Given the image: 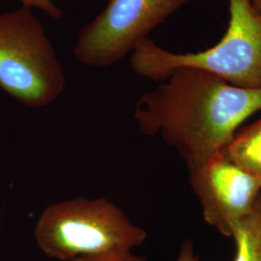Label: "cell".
Returning a JSON list of instances; mask_svg holds the SVG:
<instances>
[{"label":"cell","mask_w":261,"mask_h":261,"mask_svg":"<svg viewBox=\"0 0 261 261\" xmlns=\"http://www.w3.org/2000/svg\"><path fill=\"white\" fill-rule=\"evenodd\" d=\"M258 112L261 89L238 87L204 70L183 67L140 96L134 118L140 134L159 136L191 167L221 152Z\"/></svg>","instance_id":"cell-1"},{"label":"cell","mask_w":261,"mask_h":261,"mask_svg":"<svg viewBox=\"0 0 261 261\" xmlns=\"http://www.w3.org/2000/svg\"><path fill=\"white\" fill-rule=\"evenodd\" d=\"M228 3V28L215 46L198 53L174 54L147 38L130 54L134 72L162 83L178 68H197L235 86L261 89V14L252 0Z\"/></svg>","instance_id":"cell-2"},{"label":"cell","mask_w":261,"mask_h":261,"mask_svg":"<svg viewBox=\"0 0 261 261\" xmlns=\"http://www.w3.org/2000/svg\"><path fill=\"white\" fill-rule=\"evenodd\" d=\"M34 237L47 257L70 261L133 252L145 242L147 232L107 198L79 196L47 206L38 218Z\"/></svg>","instance_id":"cell-3"},{"label":"cell","mask_w":261,"mask_h":261,"mask_svg":"<svg viewBox=\"0 0 261 261\" xmlns=\"http://www.w3.org/2000/svg\"><path fill=\"white\" fill-rule=\"evenodd\" d=\"M66 75L54 44L33 9L0 14V88L34 109L54 103Z\"/></svg>","instance_id":"cell-4"},{"label":"cell","mask_w":261,"mask_h":261,"mask_svg":"<svg viewBox=\"0 0 261 261\" xmlns=\"http://www.w3.org/2000/svg\"><path fill=\"white\" fill-rule=\"evenodd\" d=\"M190 1L108 0L103 11L80 31L74 55L84 65H114Z\"/></svg>","instance_id":"cell-5"},{"label":"cell","mask_w":261,"mask_h":261,"mask_svg":"<svg viewBox=\"0 0 261 261\" xmlns=\"http://www.w3.org/2000/svg\"><path fill=\"white\" fill-rule=\"evenodd\" d=\"M190 185L207 224L226 237L250 214L261 195V180L217 153L203 164L188 167Z\"/></svg>","instance_id":"cell-6"},{"label":"cell","mask_w":261,"mask_h":261,"mask_svg":"<svg viewBox=\"0 0 261 261\" xmlns=\"http://www.w3.org/2000/svg\"><path fill=\"white\" fill-rule=\"evenodd\" d=\"M221 152L236 166L261 180V116L237 130Z\"/></svg>","instance_id":"cell-7"},{"label":"cell","mask_w":261,"mask_h":261,"mask_svg":"<svg viewBox=\"0 0 261 261\" xmlns=\"http://www.w3.org/2000/svg\"><path fill=\"white\" fill-rule=\"evenodd\" d=\"M236 252L233 261H261V195L252 212L234 229Z\"/></svg>","instance_id":"cell-8"},{"label":"cell","mask_w":261,"mask_h":261,"mask_svg":"<svg viewBox=\"0 0 261 261\" xmlns=\"http://www.w3.org/2000/svg\"><path fill=\"white\" fill-rule=\"evenodd\" d=\"M70 261H148V259L143 255H138L133 252H121L86 255Z\"/></svg>","instance_id":"cell-9"},{"label":"cell","mask_w":261,"mask_h":261,"mask_svg":"<svg viewBox=\"0 0 261 261\" xmlns=\"http://www.w3.org/2000/svg\"><path fill=\"white\" fill-rule=\"evenodd\" d=\"M3 0H0V2ZM21 6L31 9H38L44 12L48 18L60 19L63 17V11L57 6L54 0H18Z\"/></svg>","instance_id":"cell-10"},{"label":"cell","mask_w":261,"mask_h":261,"mask_svg":"<svg viewBox=\"0 0 261 261\" xmlns=\"http://www.w3.org/2000/svg\"><path fill=\"white\" fill-rule=\"evenodd\" d=\"M174 261H198V256L195 252V247L192 240L187 239L183 241L177 257Z\"/></svg>","instance_id":"cell-11"},{"label":"cell","mask_w":261,"mask_h":261,"mask_svg":"<svg viewBox=\"0 0 261 261\" xmlns=\"http://www.w3.org/2000/svg\"><path fill=\"white\" fill-rule=\"evenodd\" d=\"M252 4L254 8L257 10V12H259L261 14V0H252Z\"/></svg>","instance_id":"cell-12"}]
</instances>
